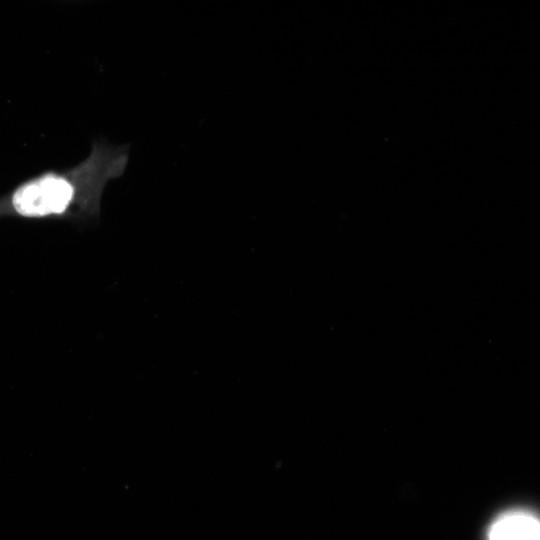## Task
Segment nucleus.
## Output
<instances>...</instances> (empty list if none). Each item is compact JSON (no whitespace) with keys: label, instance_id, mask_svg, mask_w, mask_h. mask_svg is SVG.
Here are the masks:
<instances>
[{"label":"nucleus","instance_id":"1","mask_svg":"<svg viewBox=\"0 0 540 540\" xmlns=\"http://www.w3.org/2000/svg\"><path fill=\"white\" fill-rule=\"evenodd\" d=\"M128 160L129 145L94 140L88 156L76 165L42 171L0 196V218L97 220L106 185L124 174Z\"/></svg>","mask_w":540,"mask_h":540},{"label":"nucleus","instance_id":"2","mask_svg":"<svg viewBox=\"0 0 540 540\" xmlns=\"http://www.w3.org/2000/svg\"><path fill=\"white\" fill-rule=\"evenodd\" d=\"M489 540H540L538 519L527 512H510L491 526Z\"/></svg>","mask_w":540,"mask_h":540}]
</instances>
